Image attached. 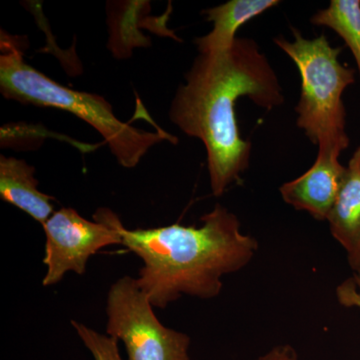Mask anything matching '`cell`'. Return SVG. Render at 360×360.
<instances>
[{
  "label": "cell",
  "mask_w": 360,
  "mask_h": 360,
  "mask_svg": "<svg viewBox=\"0 0 360 360\" xmlns=\"http://www.w3.org/2000/svg\"><path fill=\"white\" fill-rule=\"evenodd\" d=\"M248 97L266 110L284 103L283 87L255 39L238 37L224 51L200 53L172 99L169 118L205 144L213 195L219 198L250 167L251 142L241 137L236 105Z\"/></svg>",
  "instance_id": "cell-1"
},
{
  "label": "cell",
  "mask_w": 360,
  "mask_h": 360,
  "mask_svg": "<svg viewBox=\"0 0 360 360\" xmlns=\"http://www.w3.org/2000/svg\"><path fill=\"white\" fill-rule=\"evenodd\" d=\"M111 219L122 245L143 262L136 278L139 288L160 309L182 295L217 297L224 288L222 277L250 264L259 246L221 205L201 217L200 227L176 224L131 231L115 212Z\"/></svg>",
  "instance_id": "cell-2"
},
{
  "label": "cell",
  "mask_w": 360,
  "mask_h": 360,
  "mask_svg": "<svg viewBox=\"0 0 360 360\" xmlns=\"http://www.w3.org/2000/svg\"><path fill=\"white\" fill-rule=\"evenodd\" d=\"M21 46L18 37L1 32L0 90L6 98L73 113L103 137L123 167H136L149 148L161 141L176 143V137L162 129L148 132L120 122L103 97L70 89L51 79L25 63Z\"/></svg>",
  "instance_id": "cell-3"
},
{
  "label": "cell",
  "mask_w": 360,
  "mask_h": 360,
  "mask_svg": "<svg viewBox=\"0 0 360 360\" xmlns=\"http://www.w3.org/2000/svg\"><path fill=\"white\" fill-rule=\"evenodd\" d=\"M293 41L277 37L274 42L295 63L302 78L296 124L321 150L340 155L349 146L343 94L355 82V70L340 61L342 47L331 46L326 34L305 39L291 27Z\"/></svg>",
  "instance_id": "cell-4"
},
{
  "label": "cell",
  "mask_w": 360,
  "mask_h": 360,
  "mask_svg": "<svg viewBox=\"0 0 360 360\" xmlns=\"http://www.w3.org/2000/svg\"><path fill=\"white\" fill-rule=\"evenodd\" d=\"M106 333L122 340L129 360H191V338L163 326L137 279L125 276L111 285Z\"/></svg>",
  "instance_id": "cell-5"
},
{
  "label": "cell",
  "mask_w": 360,
  "mask_h": 360,
  "mask_svg": "<svg viewBox=\"0 0 360 360\" xmlns=\"http://www.w3.org/2000/svg\"><path fill=\"white\" fill-rule=\"evenodd\" d=\"M112 212L99 208L94 221L84 219L73 208L63 207L49 217L42 226L45 234L44 264L47 271L44 286L56 285L68 272L82 276L92 255L110 245H122L120 232L113 224Z\"/></svg>",
  "instance_id": "cell-6"
},
{
  "label": "cell",
  "mask_w": 360,
  "mask_h": 360,
  "mask_svg": "<svg viewBox=\"0 0 360 360\" xmlns=\"http://www.w3.org/2000/svg\"><path fill=\"white\" fill-rule=\"evenodd\" d=\"M340 155L319 149L312 167L279 188L284 202L296 210L309 212L319 221L328 220L347 172V167L340 162Z\"/></svg>",
  "instance_id": "cell-7"
},
{
  "label": "cell",
  "mask_w": 360,
  "mask_h": 360,
  "mask_svg": "<svg viewBox=\"0 0 360 360\" xmlns=\"http://www.w3.org/2000/svg\"><path fill=\"white\" fill-rule=\"evenodd\" d=\"M35 168L25 160L1 155L0 158V196L44 225L53 214V196L41 193Z\"/></svg>",
  "instance_id": "cell-8"
},
{
  "label": "cell",
  "mask_w": 360,
  "mask_h": 360,
  "mask_svg": "<svg viewBox=\"0 0 360 360\" xmlns=\"http://www.w3.org/2000/svg\"><path fill=\"white\" fill-rule=\"evenodd\" d=\"M278 0H231L219 6L206 9V20L213 30L195 39L200 53L224 51L236 41V32L248 21L278 6Z\"/></svg>",
  "instance_id": "cell-9"
},
{
  "label": "cell",
  "mask_w": 360,
  "mask_h": 360,
  "mask_svg": "<svg viewBox=\"0 0 360 360\" xmlns=\"http://www.w3.org/2000/svg\"><path fill=\"white\" fill-rule=\"evenodd\" d=\"M328 221L331 236L347 255L360 245V144L348 161L340 193Z\"/></svg>",
  "instance_id": "cell-10"
},
{
  "label": "cell",
  "mask_w": 360,
  "mask_h": 360,
  "mask_svg": "<svg viewBox=\"0 0 360 360\" xmlns=\"http://www.w3.org/2000/svg\"><path fill=\"white\" fill-rule=\"evenodd\" d=\"M310 22L330 28L345 40L360 77V0H331L328 8L317 11Z\"/></svg>",
  "instance_id": "cell-11"
},
{
  "label": "cell",
  "mask_w": 360,
  "mask_h": 360,
  "mask_svg": "<svg viewBox=\"0 0 360 360\" xmlns=\"http://www.w3.org/2000/svg\"><path fill=\"white\" fill-rule=\"evenodd\" d=\"M71 326L94 360H123L118 349V341L115 338L101 335L78 321H71Z\"/></svg>",
  "instance_id": "cell-12"
},
{
  "label": "cell",
  "mask_w": 360,
  "mask_h": 360,
  "mask_svg": "<svg viewBox=\"0 0 360 360\" xmlns=\"http://www.w3.org/2000/svg\"><path fill=\"white\" fill-rule=\"evenodd\" d=\"M336 298L342 307L360 309V272H354L336 288Z\"/></svg>",
  "instance_id": "cell-13"
},
{
  "label": "cell",
  "mask_w": 360,
  "mask_h": 360,
  "mask_svg": "<svg viewBox=\"0 0 360 360\" xmlns=\"http://www.w3.org/2000/svg\"><path fill=\"white\" fill-rule=\"evenodd\" d=\"M255 360H298L297 352L290 345H278Z\"/></svg>",
  "instance_id": "cell-14"
},
{
  "label": "cell",
  "mask_w": 360,
  "mask_h": 360,
  "mask_svg": "<svg viewBox=\"0 0 360 360\" xmlns=\"http://www.w3.org/2000/svg\"><path fill=\"white\" fill-rule=\"evenodd\" d=\"M347 262L354 272H360V245L352 253L347 255Z\"/></svg>",
  "instance_id": "cell-15"
}]
</instances>
